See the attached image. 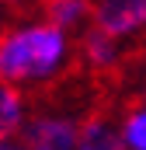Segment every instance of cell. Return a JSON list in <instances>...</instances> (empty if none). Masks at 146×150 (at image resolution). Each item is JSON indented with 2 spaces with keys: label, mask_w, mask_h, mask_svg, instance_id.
Returning <instances> with one entry per match:
<instances>
[{
  "label": "cell",
  "mask_w": 146,
  "mask_h": 150,
  "mask_svg": "<svg viewBox=\"0 0 146 150\" xmlns=\"http://www.w3.org/2000/svg\"><path fill=\"white\" fill-rule=\"evenodd\" d=\"M77 59V35L49 21L42 11L7 21L0 32V80L38 91L56 84Z\"/></svg>",
  "instance_id": "1"
},
{
  "label": "cell",
  "mask_w": 146,
  "mask_h": 150,
  "mask_svg": "<svg viewBox=\"0 0 146 150\" xmlns=\"http://www.w3.org/2000/svg\"><path fill=\"white\" fill-rule=\"evenodd\" d=\"M25 143L32 150H80V119L66 112H38L28 119Z\"/></svg>",
  "instance_id": "2"
},
{
  "label": "cell",
  "mask_w": 146,
  "mask_h": 150,
  "mask_svg": "<svg viewBox=\"0 0 146 150\" xmlns=\"http://www.w3.org/2000/svg\"><path fill=\"white\" fill-rule=\"evenodd\" d=\"M94 25L122 42H132L146 32V0H98Z\"/></svg>",
  "instance_id": "3"
},
{
  "label": "cell",
  "mask_w": 146,
  "mask_h": 150,
  "mask_svg": "<svg viewBox=\"0 0 146 150\" xmlns=\"http://www.w3.org/2000/svg\"><path fill=\"white\" fill-rule=\"evenodd\" d=\"M122 52H125V42L105 28H98V25H91L84 35H77V59L87 70H98V74L115 70L122 63Z\"/></svg>",
  "instance_id": "4"
},
{
  "label": "cell",
  "mask_w": 146,
  "mask_h": 150,
  "mask_svg": "<svg viewBox=\"0 0 146 150\" xmlns=\"http://www.w3.org/2000/svg\"><path fill=\"white\" fill-rule=\"evenodd\" d=\"M28 119H32V108H28L25 91L7 84V80H0V150H7L18 140H25Z\"/></svg>",
  "instance_id": "5"
},
{
  "label": "cell",
  "mask_w": 146,
  "mask_h": 150,
  "mask_svg": "<svg viewBox=\"0 0 146 150\" xmlns=\"http://www.w3.org/2000/svg\"><path fill=\"white\" fill-rule=\"evenodd\" d=\"M94 4L98 0H42L38 7L49 21H56L70 35H84L94 25Z\"/></svg>",
  "instance_id": "6"
},
{
  "label": "cell",
  "mask_w": 146,
  "mask_h": 150,
  "mask_svg": "<svg viewBox=\"0 0 146 150\" xmlns=\"http://www.w3.org/2000/svg\"><path fill=\"white\" fill-rule=\"evenodd\" d=\"M122 147V129L111 119H84L80 122V150H118Z\"/></svg>",
  "instance_id": "7"
},
{
  "label": "cell",
  "mask_w": 146,
  "mask_h": 150,
  "mask_svg": "<svg viewBox=\"0 0 146 150\" xmlns=\"http://www.w3.org/2000/svg\"><path fill=\"white\" fill-rule=\"evenodd\" d=\"M122 129V147L125 150H146V98L136 101L118 122Z\"/></svg>",
  "instance_id": "8"
},
{
  "label": "cell",
  "mask_w": 146,
  "mask_h": 150,
  "mask_svg": "<svg viewBox=\"0 0 146 150\" xmlns=\"http://www.w3.org/2000/svg\"><path fill=\"white\" fill-rule=\"evenodd\" d=\"M4 7H7V4H4V0H0V32H4V28H7V11H4Z\"/></svg>",
  "instance_id": "9"
},
{
  "label": "cell",
  "mask_w": 146,
  "mask_h": 150,
  "mask_svg": "<svg viewBox=\"0 0 146 150\" xmlns=\"http://www.w3.org/2000/svg\"><path fill=\"white\" fill-rule=\"evenodd\" d=\"M4 4H42V0H4Z\"/></svg>",
  "instance_id": "10"
}]
</instances>
